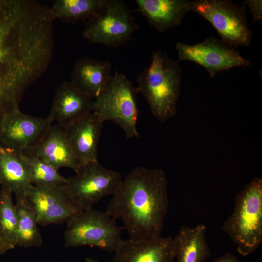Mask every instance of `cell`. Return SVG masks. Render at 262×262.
I'll list each match as a JSON object with an SVG mask.
<instances>
[{"label": "cell", "mask_w": 262, "mask_h": 262, "mask_svg": "<svg viewBox=\"0 0 262 262\" xmlns=\"http://www.w3.org/2000/svg\"><path fill=\"white\" fill-rule=\"evenodd\" d=\"M54 20L40 2L0 0V120L19 107L26 87L48 68Z\"/></svg>", "instance_id": "cell-1"}, {"label": "cell", "mask_w": 262, "mask_h": 262, "mask_svg": "<svg viewBox=\"0 0 262 262\" xmlns=\"http://www.w3.org/2000/svg\"><path fill=\"white\" fill-rule=\"evenodd\" d=\"M167 185L162 169L137 167L122 179L105 211L122 219L130 239L158 237L168 211Z\"/></svg>", "instance_id": "cell-2"}, {"label": "cell", "mask_w": 262, "mask_h": 262, "mask_svg": "<svg viewBox=\"0 0 262 262\" xmlns=\"http://www.w3.org/2000/svg\"><path fill=\"white\" fill-rule=\"evenodd\" d=\"M179 62L166 53L154 51L150 65L137 77L139 92L147 101L155 117L162 123L176 113L182 80Z\"/></svg>", "instance_id": "cell-3"}, {"label": "cell", "mask_w": 262, "mask_h": 262, "mask_svg": "<svg viewBox=\"0 0 262 262\" xmlns=\"http://www.w3.org/2000/svg\"><path fill=\"white\" fill-rule=\"evenodd\" d=\"M234 203V210L222 229L236 245L238 253L246 256L262 243V177H254L237 193Z\"/></svg>", "instance_id": "cell-4"}, {"label": "cell", "mask_w": 262, "mask_h": 262, "mask_svg": "<svg viewBox=\"0 0 262 262\" xmlns=\"http://www.w3.org/2000/svg\"><path fill=\"white\" fill-rule=\"evenodd\" d=\"M137 87L122 73L112 74L104 89L92 100L91 112L104 121H111L124 131L126 138H139Z\"/></svg>", "instance_id": "cell-5"}, {"label": "cell", "mask_w": 262, "mask_h": 262, "mask_svg": "<svg viewBox=\"0 0 262 262\" xmlns=\"http://www.w3.org/2000/svg\"><path fill=\"white\" fill-rule=\"evenodd\" d=\"M139 25L131 10L120 0H104L97 12L86 21L83 37L91 44L117 48L132 40Z\"/></svg>", "instance_id": "cell-6"}, {"label": "cell", "mask_w": 262, "mask_h": 262, "mask_svg": "<svg viewBox=\"0 0 262 262\" xmlns=\"http://www.w3.org/2000/svg\"><path fill=\"white\" fill-rule=\"evenodd\" d=\"M106 211L93 208L82 211L67 222L64 237L66 247L95 246L115 252L123 239L122 228Z\"/></svg>", "instance_id": "cell-7"}, {"label": "cell", "mask_w": 262, "mask_h": 262, "mask_svg": "<svg viewBox=\"0 0 262 262\" xmlns=\"http://www.w3.org/2000/svg\"><path fill=\"white\" fill-rule=\"evenodd\" d=\"M75 172L64 187L82 211L92 208L105 196L113 195L123 179L119 172L104 168L98 161L81 164Z\"/></svg>", "instance_id": "cell-8"}, {"label": "cell", "mask_w": 262, "mask_h": 262, "mask_svg": "<svg viewBox=\"0 0 262 262\" xmlns=\"http://www.w3.org/2000/svg\"><path fill=\"white\" fill-rule=\"evenodd\" d=\"M191 11L208 20L226 44L232 47L250 45L252 33L244 6L229 0H196L191 1Z\"/></svg>", "instance_id": "cell-9"}, {"label": "cell", "mask_w": 262, "mask_h": 262, "mask_svg": "<svg viewBox=\"0 0 262 262\" xmlns=\"http://www.w3.org/2000/svg\"><path fill=\"white\" fill-rule=\"evenodd\" d=\"M52 120L23 113L19 107L0 120V143L19 154H29L42 139Z\"/></svg>", "instance_id": "cell-10"}, {"label": "cell", "mask_w": 262, "mask_h": 262, "mask_svg": "<svg viewBox=\"0 0 262 262\" xmlns=\"http://www.w3.org/2000/svg\"><path fill=\"white\" fill-rule=\"evenodd\" d=\"M176 49L179 62L187 60L195 62L204 67L212 78L224 70L251 64L233 47L213 37L195 44L179 42L176 44Z\"/></svg>", "instance_id": "cell-11"}, {"label": "cell", "mask_w": 262, "mask_h": 262, "mask_svg": "<svg viewBox=\"0 0 262 262\" xmlns=\"http://www.w3.org/2000/svg\"><path fill=\"white\" fill-rule=\"evenodd\" d=\"M64 186H33L28 192L26 200L33 211L38 225L67 222L82 211L69 197Z\"/></svg>", "instance_id": "cell-12"}, {"label": "cell", "mask_w": 262, "mask_h": 262, "mask_svg": "<svg viewBox=\"0 0 262 262\" xmlns=\"http://www.w3.org/2000/svg\"><path fill=\"white\" fill-rule=\"evenodd\" d=\"M104 122L91 112L62 127L80 165L98 161V145Z\"/></svg>", "instance_id": "cell-13"}, {"label": "cell", "mask_w": 262, "mask_h": 262, "mask_svg": "<svg viewBox=\"0 0 262 262\" xmlns=\"http://www.w3.org/2000/svg\"><path fill=\"white\" fill-rule=\"evenodd\" d=\"M114 252L113 262H175L171 236L122 240Z\"/></svg>", "instance_id": "cell-14"}, {"label": "cell", "mask_w": 262, "mask_h": 262, "mask_svg": "<svg viewBox=\"0 0 262 262\" xmlns=\"http://www.w3.org/2000/svg\"><path fill=\"white\" fill-rule=\"evenodd\" d=\"M58 169L66 167L75 172L80 166L63 128L51 125L38 145L29 153Z\"/></svg>", "instance_id": "cell-15"}, {"label": "cell", "mask_w": 262, "mask_h": 262, "mask_svg": "<svg viewBox=\"0 0 262 262\" xmlns=\"http://www.w3.org/2000/svg\"><path fill=\"white\" fill-rule=\"evenodd\" d=\"M135 2L136 10L160 33L180 25L184 16L191 11V1L187 0H135Z\"/></svg>", "instance_id": "cell-16"}, {"label": "cell", "mask_w": 262, "mask_h": 262, "mask_svg": "<svg viewBox=\"0 0 262 262\" xmlns=\"http://www.w3.org/2000/svg\"><path fill=\"white\" fill-rule=\"evenodd\" d=\"M92 102L70 82H65L55 92L48 116L63 127L91 112Z\"/></svg>", "instance_id": "cell-17"}, {"label": "cell", "mask_w": 262, "mask_h": 262, "mask_svg": "<svg viewBox=\"0 0 262 262\" xmlns=\"http://www.w3.org/2000/svg\"><path fill=\"white\" fill-rule=\"evenodd\" d=\"M111 69L112 64L108 61L83 58L74 64L70 82L80 92L93 100L106 86L112 75Z\"/></svg>", "instance_id": "cell-18"}, {"label": "cell", "mask_w": 262, "mask_h": 262, "mask_svg": "<svg viewBox=\"0 0 262 262\" xmlns=\"http://www.w3.org/2000/svg\"><path fill=\"white\" fill-rule=\"evenodd\" d=\"M0 186L10 190L16 199H25L33 187L26 163L20 155L0 143Z\"/></svg>", "instance_id": "cell-19"}, {"label": "cell", "mask_w": 262, "mask_h": 262, "mask_svg": "<svg viewBox=\"0 0 262 262\" xmlns=\"http://www.w3.org/2000/svg\"><path fill=\"white\" fill-rule=\"evenodd\" d=\"M203 224L182 226L173 238L175 262H206L211 252Z\"/></svg>", "instance_id": "cell-20"}, {"label": "cell", "mask_w": 262, "mask_h": 262, "mask_svg": "<svg viewBox=\"0 0 262 262\" xmlns=\"http://www.w3.org/2000/svg\"><path fill=\"white\" fill-rule=\"evenodd\" d=\"M104 0H56L49 10L55 19L73 23L86 21L98 10Z\"/></svg>", "instance_id": "cell-21"}, {"label": "cell", "mask_w": 262, "mask_h": 262, "mask_svg": "<svg viewBox=\"0 0 262 262\" xmlns=\"http://www.w3.org/2000/svg\"><path fill=\"white\" fill-rule=\"evenodd\" d=\"M18 215L17 246L22 247L39 246L42 239L35 215L26 199H16Z\"/></svg>", "instance_id": "cell-22"}, {"label": "cell", "mask_w": 262, "mask_h": 262, "mask_svg": "<svg viewBox=\"0 0 262 262\" xmlns=\"http://www.w3.org/2000/svg\"><path fill=\"white\" fill-rule=\"evenodd\" d=\"M19 154L27 164L33 186L58 187L65 185L67 178L62 176L58 169L32 155Z\"/></svg>", "instance_id": "cell-23"}, {"label": "cell", "mask_w": 262, "mask_h": 262, "mask_svg": "<svg viewBox=\"0 0 262 262\" xmlns=\"http://www.w3.org/2000/svg\"><path fill=\"white\" fill-rule=\"evenodd\" d=\"M9 189H0V229L14 249L17 246L18 215Z\"/></svg>", "instance_id": "cell-24"}, {"label": "cell", "mask_w": 262, "mask_h": 262, "mask_svg": "<svg viewBox=\"0 0 262 262\" xmlns=\"http://www.w3.org/2000/svg\"><path fill=\"white\" fill-rule=\"evenodd\" d=\"M243 5H248L255 22L260 24L262 20V0H246L243 2Z\"/></svg>", "instance_id": "cell-25"}, {"label": "cell", "mask_w": 262, "mask_h": 262, "mask_svg": "<svg viewBox=\"0 0 262 262\" xmlns=\"http://www.w3.org/2000/svg\"><path fill=\"white\" fill-rule=\"evenodd\" d=\"M13 249L0 229V255Z\"/></svg>", "instance_id": "cell-26"}, {"label": "cell", "mask_w": 262, "mask_h": 262, "mask_svg": "<svg viewBox=\"0 0 262 262\" xmlns=\"http://www.w3.org/2000/svg\"><path fill=\"white\" fill-rule=\"evenodd\" d=\"M212 262H243L230 253H227Z\"/></svg>", "instance_id": "cell-27"}, {"label": "cell", "mask_w": 262, "mask_h": 262, "mask_svg": "<svg viewBox=\"0 0 262 262\" xmlns=\"http://www.w3.org/2000/svg\"><path fill=\"white\" fill-rule=\"evenodd\" d=\"M85 260L86 262H98L97 260L90 258H86Z\"/></svg>", "instance_id": "cell-28"}]
</instances>
